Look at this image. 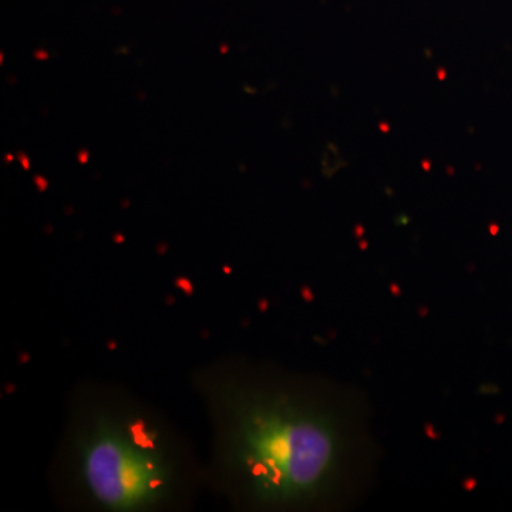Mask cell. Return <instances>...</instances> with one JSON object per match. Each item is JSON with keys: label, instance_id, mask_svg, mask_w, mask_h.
Segmentation results:
<instances>
[{"label": "cell", "instance_id": "6da1fadb", "mask_svg": "<svg viewBox=\"0 0 512 512\" xmlns=\"http://www.w3.org/2000/svg\"><path fill=\"white\" fill-rule=\"evenodd\" d=\"M208 382L218 466L245 507L316 510L350 494L370 441L346 394L291 379Z\"/></svg>", "mask_w": 512, "mask_h": 512}, {"label": "cell", "instance_id": "7a4b0ae2", "mask_svg": "<svg viewBox=\"0 0 512 512\" xmlns=\"http://www.w3.org/2000/svg\"><path fill=\"white\" fill-rule=\"evenodd\" d=\"M74 461L84 494L103 510L150 511L174 495L173 454L160 430L138 414L94 412L77 431Z\"/></svg>", "mask_w": 512, "mask_h": 512}, {"label": "cell", "instance_id": "3957f363", "mask_svg": "<svg viewBox=\"0 0 512 512\" xmlns=\"http://www.w3.org/2000/svg\"><path fill=\"white\" fill-rule=\"evenodd\" d=\"M18 160L20 161V164L23 165V168H25V170H29L30 164L28 157H26L25 153H22V151H20V153H18Z\"/></svg>", "mask_w": 512, "mask_h": 512}, {"label": "cell", "instance_id": "277c9868", "mask_svg": "<svg viewBox=\"0 0 512 512\" xmlns=\"http://www.w3.org/2000/svg\"><path fill=\"white\" fill-rule=\"evenodd\" d=\"M35 181H36L37 187H39V190H45L46 185H47L45 178L39 177V175H37V177L35 178Z\"/></svg>", "mask_w": 512, "mask_h": 512}, {"label": "cell", "instance_id": "5b68a950", "mask_svg": "<svg viewBox=\"0 0 512 512\" xmlns=\"http://www.w3.org/2000/svg\"><path fill=\"white\" fill-rule=\"evenodd\" d=\"M79 160L82 164L87 163V151H82V153L79 154Z\"/></svg>", "mask_w": 512, "mask_h": 512}, {"label": "cell", "instance_id": "8992f818", "mask_svg": "<svg viewBox=\"0 0 512 512\" xmlns=\"http://www.w3.org/2000/svg\"><path fill=\"white\" fill-rule=\"evenodd\" d=\"M36 59H42V60H46L47 57V53L45 52H36V55H35Z\"/></svg>", "mask_w": 512, "mask_h": 512}]
</instances>
